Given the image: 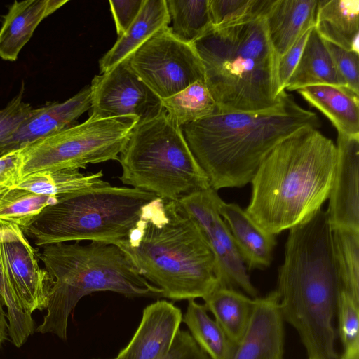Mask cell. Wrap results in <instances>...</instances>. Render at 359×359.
<instances>
[{
    "label": "cell",
    "instance_id": "cell-15",
    "mask_svg": "<svg viewBox=\"0 0 359 359\" xmlns=\"http://www.w3.org/2000/svg\"><path fill=\"white\" fill-rule=\"evenodd\" d=\"M90 106L91 90L88 86L62 102L33 108L12 135L0 143V156L75 125Z\"/></svg>",
    "mask_w": 359,
    "mask_h": 359
},
{
    "label": "cell",
    "instance_id": "cell-29",
    "mask_svg": "<svg viewBox=\"0 0 359 359\" xmlns=\"http://www.w3.org/2000/svg\"><path fill=\"white\" fill-rule=\"evenodd\" d=\"M172 27L180 40L193 44L211 27L209 0H165Z\"/></svg>",
    "mask_w": 359,
    "mask_h": 359
},
{
    "label": "cell",
    "instance_id": "cell-31",
    "mask_svg": "<svg viewBox=\"0 0 359 359\" xmlns=\"http://www.w3.org/2000/svg\"><path fill=\"white\" fill-rule=\"evenodd\" d=\"M332 242L342 290L359 302V231L334 229Z\"/></svg>",
    "mask_w": 359,
    "mask_h": 359
},
{
    "label": "cell",
    "instance_id": "cell-20",
    "mask_svg": "<svg viewBox=\"0 0 359 359\" xmlns=\"http://www.w3.org/2000/svg\"><path fill=\"white\" fill-rule=\"evenodd\" d=\"M318 3L319 0H273L264 18L278 58L315 26Z\"/></svg>",
    "mask_w": 359,
    "mask_h": 359
},
{
    "label": "cell",
    "instance_id": "cell-13",
    "mask_svg": "<svg viewBox=\"0 0 359 359\" xmlns=\"http://www.w3.org/2000/svg\"><path fill=\"white\" fill-rule=\"evenodd\" d=\"M18 226L0 223V261L21 306L29 314L46 309L53 280Z\"/></svg>",
    "mask_w": 359,
    "mask_h": 359
},
{
    "label": "cell",
    "instance_id": "cell-27",
    "mask_svg": "<svg viewBox=\"0 0 359 359\" xmlns=\"http://www.w3.org/2000/svg\"><path fill=\"white\" fill-rule=\"evenodd\" d=\"M182 321L198 346L210 359H231L233 344L215 319L210 318L204 304L189 300Z\"/></svg>",
    "mask_w": 359,
    "mask_h": 359
},
{
    "label": "cell",
    "instance_id": "cell-11",
    "mask_svg": "<svg viewBox=\"0 0 359 359\" xmlns=\"http://www.w3.org/2000/svg\"><path fill=\"white\" fill-rule=\"evenodd\" d=\"M222 198L210 187L181 197L177 203L196 224L215 260L219 285L243 291L252 297L258 292L238 250L229 227L219 212Z\"/></svg>",
    "mask_w": 359,
    "mask_h": 359
},
{
    "label": "cell",
    "instance_id": "cell-25",
    "mask_svg": "<svg viewBox=\"0 0 359 359\" xmlns=\"http://www.w3.org/2000/svg\"><path fill=\"white\" fill-rule=\"evenodd\" d=\"M255 299L236 289L218 285L203 299L208 311L236 346L248 328Z\"/></svg>",
    "mask_w": 359,
    "mask_h": 359
},
{
    "label": "cell",
    "instance_id": "cell-18",
    "mask_svg": "<svg viewBox=\"0 0 359 359\" xmlns=\"http://www.w3.org/2000/svg\"><path fill=\"white\" fill-rule=\"evenodd\" d=\"M219 212L229 227L248 271L269 267L277 244L276 236L262 229L236 203L222 200Z\"/></svg>",
    "mask_w": 359,
    "mask_h": 359
},
{
    "label": "cell",
    "instance_id": "cell-33",
    "mask_svg": "<svg viewBox=\"0 0 359 359\" xmlns=\"http://www.w3.org/2000/svg\"><path fill=\"white\" fill-rule=\"evenodd\" d=\"M0 296L6 308L8 334L13 344L20 347L32 334L34 322L31 314L21 306L11 283L7 279L0 261Z\"/></svg>",
    "mask_w": 359,
    "mask_h": 359
},
{
    "label": "cell",
    "instance_id": "cell-37",
    "mask_svg": "<svg viewBox=\"0 0 359 359\" xmlns=\"http://www.w3.org/2000/svg\"><path fill=\"white\" fill-rule=\"evenodd\" d=\"M311 29L304 33L293 46L278 60L276 72L278 88L280 93L285 91L287 83L299 61Z\"/></svg>",
    "mask_w": 359,
    "mask_h": 359
},
{
    "label": "cell",
    "instance_id": "cell-30",
    "mask_svg": "<svg viewBox=\"0 0 359 359\" xmlns=\"http://www.w3.org/2000/svg\"><path fill=\"white\" fill-rule=\"evenodd\" d=\"M58 198L11 187L0 195V223L13 224L23 230Z\"/></svg>",
    "mask_w": 359,
    "mask_h": 359
},
{
    "label": "cell",
    "instance_id": "cell-16",
    "mask_svg": "<svg viewBox=\"0 0 359 359\" xmlns=\"http://www.w3.org/2000/svg\"><path fill=\"white\" fill-rule=\"evenodd\" d=\"M284 320L277 292L257 297L248 328L231 359H283Z\"/></svg>",
    "mask_w": 359,
    "mask_h": 359
},
{
    "label": "cell",
    "instance_id": "cell-14",
    "mask_svg": "<svg viewBox=\"0 0 359 359\" xmlns=\"http://www.w3.org/2000/svg\"><path fill=\"white\" fill-rule=\"evenodd\" d=\"M337 162L326 210L332 230L359 231V136L337 135Z\"/></svg>",
    "mask_w": 359,
    "mask_h": 359
},
{
    "label": "cell",
    "instance_id": "cell-35",
    "mask_svg": "<svg viewBox=\"0 0 359 359\" xmlns=\"http://www.w3.org/2000/svg\"><path fill=\"white\" fill-rule=\"evenodd\" d=\"M324 41L335 67L346 86L359 94V53L345 50L327 41Z\"/></svg>",
    "mask_w": 359,
    "mask_h": 359
},
{
    "label": "cell",
    "instance_id": "cell-12",
    "mask_svg": "<svg viewBox=\"0 0 359 359\" xmlns=\"http://www.w3.org/2000/svg\"><path fill=\"white\" fill-rule=\"evenodd\" d=\"M90 87L93 119L134 116L139 123L163 110L161 98L133 72L128 59L95 76Z\"/></svg>",
    "mask_w": 359,
    "mask_h": 359
},
{
    "label": "cell",
    "instance_id": "cell-22",
    "mask_svg": "<svg viewBox=\"0 0 359 359\" xmlns=\"http://www.w3.org/2000/svg\"><path fill=\"white\" fill-rule=\"evenodd\" d=\"M297 91L332 122L337 133L359 136V94L347 86L332 85L309 86Z\"/></svg>",
    "mask_w": 359,
    "mask_h": 359
},
{
    "label": "cell",
    "instance_id": "cell-1",
    "mask_svg": "<svg viewBox=\"0 0 359 359\" xmlns=\"http://www.w3.org/2000/svg\"><path fill=\"white\" fill-rule=\"evenodd\" d=\"M341 290L332 230L320 209L289 230L276 289L283 318L298 333L306 359H339L334 319Z\"/></svg>",
    "mask_w": 359,
    "mask_h": 359
},
{
    "label": "cell",
    "instance_id": "cell-26",
    "mask_svg": "<svg viewBox=\"0 0 359 359\" xmlns=\"http://www.w3.org/2000/svg\"><path fill=\"white\" fill-rule=\"evenodd\" d=\"M102 177V171L83 174L79 169L41 171L21 178L13 187L60 198L109 184L103 180Z\"/></svg>",
    "mask_w": 359,
    "mask_h": 359
},
{
    "label": "cell",
    "instance_id": "cell-32",
    "mask_svg": "<svg viewBox=\"0 0 359 359\" xmlns=\"http://www.w3.org/2000/svg\"><path fill=\"white\" fill-rule=\"evenodd\" d=\"M273 0H209L212 26L222 27L264 18Z\"/></svg>",
    "mask_w": 359,
    "mask_h": 359
},
{
    "label": "cell",
    "instance_id": "cell-7",
    "mask_svg": "<svg viewBox=\"0 0 359 359\" xmlns=\"http://www.w3.org/2000/svg\"><path fill=\"white\" fill-rule=\"evenodd\" d=\"M154 194L110 184L62 198L22 231L37 246L90 241L115 245L126 238Z\"/></svg>",
    "mask_w": 359,
    "mask_h": 359
},
{
    "label": "cell",
    "instance_id": "cell-2",
    "mask_svg": "<svg viewBox=\"0 0 359 359\" xmlns=\"http://www.w3.org/2000/svg\"><path fill=\"white\" fill-rule=\"evenodd\" d=\"M337 162L334 142L316 128H304L266 156L250 180L245 210L264 231L276 236L304 222L330 196Z\"/></svg>",
    "mask_w": 359,
    "mask_h": 359
},
{
    "label": "cell",
    "instance_id": "cell-40",
    "mask_svg": "<svg viewBox=\"0 0 359 359\" xmlns=\"http://www.w3.org/2000/svg\"><path fill=\"white\" fill-rule=\"evenodd\" d=\"M21 149L0 156V195L20 180Z\"/></svg>",
    "mask_w": 359,
    "mask_h": 359
},
{
    "label": "cell",
    "instance_id": "cell-36",
    "mask_svg": "<svg viewBox=\"0 0 359 359\" xmlns=\"http://www.w3.org/2000/svg\"><path fill=\"white\" fill-rule=\"evenodd\" d=\"M23 85L20 92L0 109V143L10 137L29 116L33 107L23 100Z\"/></svg>",
    "mask_w": 359,
    "mask_h": 359
},
{
    "label": "cell",
    "instance_id": "cell-17",
    "mask_svg": "<svg viewBox=\"0 0 359 359\" xmlns=\"http://www.w3.org/2000/svg\"><path fill=\"white\" fill-rule=\"evenodd\" d=\"M181 310L167 300L147 306L140 323L117 359H163L182 322Z\"/></svg>",
    "mask_w": 359,
    "mask_h": 359
},
{
    "label": "cell",
    "instance_id": "cell-24",
    "mask_svg": "<svg viewBox=\"0 0 359 359\" xmlns=\"http://www.w3.org/2000/svg\"><path fill=\"white\" fill-rule=\"evenodd\" d=\"M316 85L346 86L338 73L324 40L313 27L309 32L299 61L287 83L293 91Z\"/></svg>",
    "mask_w": 359,
    "mask_h": 359
},
{
    "label": "cell",
    "instance_id": "cell-21",
    "mask_svg": "<svg viewBox=\"0 0 359 359\" xmlns=\"http://www.w3.org/2000/svg\"><path fill=\"white\" fill-rule=\"evenodd\" d=\"M170 23L165 0H144L137 17L127 31L99 60L102 74L127 60L157 32Z\"/></svg>",
    "mask_w": 359,
    "mask_h": 359
},
{
    "label": "cell",
    "instance_id": "cell-9",
    "mask_svg": "<svg viewBox=\"0 0 359 359\" xmlns=\"http://www.w3.org/2000/svg\"><path fill=\"white\" fill-rule=\"evenodd\" d=\"M137 123L134 116L89 118L32 142L21 149V178L36 172L86 168L88 164L118 160Z\"/></svg>",
    "mask_w": 359,
    "mask_h": 359
},
{
    "label": "cell",
    "instance_id": "cell-19",
    "mask_svg": "<svg viewBox=\"0 0 359 359\" xmlns=\"http://www.w3.org/2000/svg\"><path fill=\"white\" fill-rule=\"evenodd\" d=\"M67 0L15 1L3 18L0 27V57L15 62L38 25Z\"/></svg>",
    "mask_w": 359,
    "mask_h": 359
},
{
    "label": "cell",
    "instance_id": "cell-6",
    "mask_svg": "<svg viewBox=\"0 0 359 359\" xmlns=\"http://www.w3.org/2000/svg\"><path fill=\"white\" fill-rule=\"evenodd\" d=\"M39 257L53 280L47 312L36 328L42 334L66 340L69 315L82 297L95 292L163 297L162 290L142 276L116 245L59 243L43 246Z\"/></svg>",
    "mask_w": 359,
    "mask_h": 359
},
{
    "label": "cell",
    "instance_id": "cell-8",
    "mask_svg": "<svg viewBox=\"0 0 359 359\" xmlns=\"http://www.w3.org/2000/svg\"><path fill=\"white\" fill-rule=\"evenodd\" d=\"M118 161L123 184L163 199L177 201L210 187L181 128L164 109L157 116L136 124Z\"/></svg>",
    "mask_w": 359,
    "mask_h": 359
},
{
    "label": "cell",
    "instance_id": "cell-41",
    "mask_svg": "<svg viewBox=\"0 0 359 359\" xmlns=\"http://www.w3.org/2000/svg\"><path fill=\"white\" fill-rule=\"evenodd\" d=\"M4 302L0 296V346L7 339L8 334L6 313L4 309Z\"/></svg>",
    "mask_w": 359,
    "mask_h": 359
},
{
    "label": "cell",
    "instance_id": "cell-4",
    "mask_svg": "<svg viewBox=\"0 0 359 359\" xmlns=\"http://www.w3.org/2000/svg\"><path fill=\"white\" fill-rule=\"evenodd\" d=\"M320 126L317 114L302 107L290 95L285 104L275 110L218 109L180 128L210 187L218 191L245 186L280 142L302 128Z\"/></svg>",
    "mask_w": 359,
    "mask_h": 359
},
{
    "label": "cell",
    "instance_id": "cell-5",
    "mask_svg": "<svg viewBox=\"0 0 359 359\" xmlns=\"http://www.w3.org/2000/svg\"><path fill=\"white\" fill-rule=\"evenodd\" d=\"M192 45L220 111H267L285 104L290 94L279 90L278 58L264 18L222 27L212 26Z\"/></svg>",
    "mask_w": 359,
    "mask_h": 359
},
{
    "label": "cell",
    "instance_id": "cell-10",
    "mask_svg": "<svg viewBox=\"0 0 359 359\" xmlns=\"http://www.w3.org/2000/svg\"><path fill=\"white\" fill-rule=\"evenodd\" d=\"M128 60L133 72L161 100L205 79L194 46L177 39L169 26L150 37Z\"/></svg>",
    "mask_w": 359,
    "mask_h": 359
},
{
    "label": "cell",
    "instance_id": "cell-38",
    "mask_svg": "<svg viewBox=\"0 0 359 359\" xmlns=\"http://www.w3.org/2000/svg\"><path fill=\"white\" fill-rule=\"evenodd\" d=\"M144 0H109L118 36H122L137 17Z\"/></svg>",
    "mask_w": 359,
    "mask_h": 359
},
{
    "label": "cell",
    "instance_id": "cell-28",
    "mask_svg": "<svg viewBox=\"0 0 359 359\" xmlns=\"http://www.w3.org/2000/svg\"><path fill=\"white\" fill-rule=\"evenodd\" d=\"M161 103L168 116L180 127L219 109L205 79L198 80L176 94L162 99Z\"/></svg>",
    "mask_w": 359,
    "mask_h": 359
},
{
    "label": "cell",
    "instance_id": "cell-43",
    "mask_svg": "<svg viewBox=\"0 0 359 359\" xmlns=\"http://www.w3.org/2000/svg\"><path fill=\"white\" fill-rule=\"evenodd\" d=\"M113 359H117V358H113Z\"/></svg>",
    "mask_w": 359,
    "mask_h": 359
},
{
    "label": "cell",
    "instance_id": "cell-34",
    "mask_svg": "<svg viewBox=\"0 0 359 359\" xmlns=\"http://www.w3.org/2000/svg\"><path fill=\"white\" fill-rule=\"evenodd\" d=\"M337 316L344 348L359 345V302L343 290L339 297Z\"/></svg>",
    "mask_w": 359,
    "mask_h": 359
},
{
    "label": "cell",
    "instance_id": "cell-42",
    "mask_svg": "<svg viewBox=\"0 0 359 359\" xmlns=\"http://www.w3.org/2000/svg\"><path fill=\"white\" fill-rule=\"evenodd\" d=\"M339 359H359V345L344 348Z\"/></svg>",
    "mask_w": 359,
    "mask_h": 359
},
{
    "label": "cell",
    "instance_id": "cell-39",
    "mask_svg": "<svg viewBox=\"0 0 359 359\" xmlns=\"http://www.w3.org/2000/svg\"><path fill=\"white\" fill-rule=\"evenodd\" d=\"M163 359H210L191 334L179 329L170 350Z\"/></svg>",
    "mask_w": 359,
    "mask_h": 359
},
{
    "label": "cell",
    "instance_id": "cell-23",
    "mask_svg": "<svg viewBox=\"0 0 359 359\" xmlns=\"http://www.w3.org/2000/svg\"><path fill=\"white\" fill-rule=\"evenodd\" d=\"M314 27L323 40L359 53V0H319Z\"/></svg>",
    "mask_w": 359,
    "mask_h": 359
},
{
    "label": "cell",
    "instance_id": "cell-3",
    "mask_svg": "<svg viewBox=\"0 0 359 359\" xmlns=\"http://www.w3.org/2000/svg\"><path fill=\"white\" fill-rule=\"evenodd\" d=\"M115 245L163 297L203 299L219 285L214 255L177 201L156 197L147 203L127 237Z\"/></svg>",
    "mask_w": 359,
    "mask_h": 359
}]
</instances>
